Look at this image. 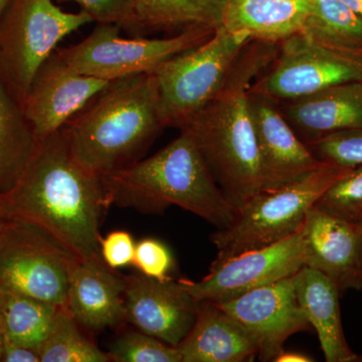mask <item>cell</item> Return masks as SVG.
Returning a JSON list of instances; mask_svg holds the SVG:
<instances>
[{"label": "cell", "instance_id": "obj_36", "mask_svg": "<svg viewBox=\"0 0 362 362\" xmlns=\"http://www.w3.org/2000/svg\"><path fill=\"white\" fill-rule=\"evenodd\" d=\"M9 1H11V0H0V21H1L2 16H4Z\"/></svg>", "mask_w": 362, "mask_h": 362}, {"label": "cell", "instance_id": "obj_39", "mask_svg": "<svg viewBox=\"0 0 362 362\" xmlns=\"http://www.w3.org/2000/svg\"><path fill=\"white\" fill-rule=\"evenodd\" d=\"M361 280H362V223H361Z\"/></svg>", "mask_w": 362, "mask_h": 362}, {"label": "cell", "instance_id": "obj_38", "mask_svg": "<svg viewBox=\"0 0 362 362\" xmlns=\"http://www.w3.org/2000/svg\"><path fill=\"white\" fill-rule=\"evenodd\" d=\"M7 221V218L4 216L1 213H0V232H1L2 228H4V225Z\"/></svg>", "mask_w": 362, "mask_h": 362}, {"label": "cell", "instance_id": "obj_5", "mask_svg": "<svg viewBox=\"0 0 362 362\" xmlns=\"http://www.w3.org/2000/svg\"><path fill=\"white\" fill-rule=\"evenodd\" d=\"M349 169L324 162L310 175L291 185L259 192L238 211L230 226L211 235L218 250L211 267L299 232L309 209Z\"/></svg>", "mask_w": 362, "mask_h": 362}, {"label": "cell", "instance_id": "obj_20", "mask_svg": "<svg viewBox=\"0 0 362 362\" xmlns=\"http://www.w3.org/2000/svg\"><path fill=\"white\" fill-rule=\"evenodd\" d=\"M298 303L315 329L327 362L361 361L345 338L340 313V290L327 276L302 267L293 276Z\"/></svg>", "mask_w": 362, "mask_h": 362}, {"label": "cell", "instance_id": "obj_24", "mask_svg": "<svg viewBox=\"0 0 362 362\" xmlns=\"http://www.w3.org/2000/svg\"><path fill=\"white\" fill-rule=\"evenodd\" d=\"M141 33L216 30L223 25L226 0H131Z\"/></svg>", "mask_w": 362, "mask_h": 362}, {"label": "cell", "instance_id": "obj_35", "mask_svg": "<svg viewBox=\"0 0 362 362\" xmlns=\"http://www.w3.org/2000/svg\"><path fill=\"white\" fill-rule=\"evenodd\" d=\"M340 1L362 18V0H340Z\"/></svg>", "mask_w": 362, "mask_h": 362}, {"label": "cell", "instance_id": "obj_37", "mask_svg": "<svg viewBox=\"0 0 362 362\" xmlns=\"http://www.w3.org/2000/svg\"><path fill=\"white\" fill-rule=\"evenodd\" d=\"M2 345H4V337H2L1 321H0V359H1Z\"/></svg>", "mask_w": 362, "mask_h": 362}, {"label": "cell", "instance_id": "obj_2", "mask_svg": "<svg viewBox=\"0 0 362 362\" xmlns=\"http://www.w3.org/2000/svg\"><path fill=\"white\" fill-rule=\"evenodd\" d=\"M278 47L252 40L216 96L178 128L192 136L221 192L237 211L263 188L249 93L273 63Z\"/></svg>", "mask_w": 362, "mask_h": 362}, {"label": "cell", "instance_id": "obj_31", "mask_svg": "<svg viewBox=\"0 0 362 362\" xmlns=\"http://www.w3.org/2000/svg\"><path fill=\"white\" fill-rule=\"evenodd\" d=\"M76 2L82 11L89 14L97 23H111L121 30L141 35L131 0H70Z\"/></svg>", "mask_w": 362, "mask_h": 362}, {"label": "cell", "instance_id": "obj_28", "mask_svg": "<svg viewBox=\"0 0 362 362\" xmlns=\"http://www.w3.org/2000/svg\"><path fill=\"white\" fill-rule=\"evenodd\" d=\"M107 354L117 362H182L177 347L140 330L124 332Z\"/></svg>", "mask_w": 362, "mask_h": 362}, {"label": "cell", "instance_id": "obj_14", "mask_svg": "<svg viewBox=\"0 0 362 362\" xmlns=\"http://www.w3.org/2000/svg\"><path fill=\"white\" fill-rule=\"evenodd\" d=\"M249 102L259 149L262 192L291 185L322 165L324 162L292 129L277 102L252 90Z\"/></svg>", "mask_w": 362, "mask_h": 362}, {"label": "cell", "instance_id": "obj_13", "mask_svg": "<svg viewBox=\"0 0 362 362\" xmlns=\"http://www.w3.org/2000/svg\"><path fill=\"white\" fill-rule=\"evenodd\" d=\"M111 83L78 73L54 52L40 66L21 107L42 139L63 129Z\"/></svg>", "mask_w": 362, "mask_h": 362}, {"label": "cell", "instance_id": "obj_23", "mask_svg": "<svg viewBox=\"0 0 362 362\" xmlns=\"http://www.w3.org/2000/svg\"><path fill=\"white\" fill-rule=\"evenodd\" d=\"M66 309V306L0 289L4 341L37 350L51 334Z\"/></svg>", "mask_w": 362, "mask_h": 362}, {"label": "cell", "instance_id": "obj_25", "mask_svg": "<svg viewBox=\"0 0 362 362\" xmlns=\"http://www.w3.org/2000/svg\"><path fill=\"white\" fill-rule=\"evenodd\" d=\"M300 33L324 47L362 57V18L340 0H310Z\"/></svg>", "mask_w": 362, "mask_h": 362}, {"label": "cell", "instance_id": "obj_8", "mask_svg": "<svg viewBox=\"0 0 362 362\" xmlns=\"http://www.w3.org/2000/svg\"><path fill=\"white\" fill-rule=\"evenodd\" d=\"M81 259L40 226L7 218L0 232V289L66 307Z\"/></svg>", "mask_w": 362, "mask_h": 362}, {"label": "cell", "instance_id": "obj_15", "mask_svg": "<svg viewBox=\"0 0 362 362\" xmlns=\"http://www.w3.org/2000/svg\"><path fill=\"white\" fill-rule=\"evenodd\" d=\"M125 278V321L138 330L177 346L199 313L197 301L180 281H159L139 275Z\"/></svg>", "mask_w": 362, "mask_h": 362}, {"label": "cell", "instance_id": "obj_11", "mask_svg": "<svg viewBox=\"0 0 362 362\" xmlns=\"http://www.w3.org/2000/svg\"><path fill=\"white\" fill-rule=\"evenodd\" d=\"M305 266L301 230L268 247L251 250L209 267L201 281L180 282L197 301L223 303L246 293L292 277Z\"/></svg>", "mask_w": 362, "mask_h": 362}, {"label": "cell", "instance_id": "obj_18", "mask_svg": "<svg viewBox=\"0 0 362 362\" xmlns=\"http://www.w3.org/2000/svg\"><path fill=\"white\" fill-rule=\"evenodd\" d=\"M113 271L101 257L81 259L76 266L66 308L78 325L102 330L125 321V278Z\"/></svg>", "mask_w": 362, "mask_h": 362}, {"label": "cell", "instance_id": "obj_26", "mask_svg": "<svg viewBox=\"0 0 362 362\" xmlns=\"http://www.w3.org/2000/svg\"><path fill=\"white\" fill-rule=\"evenodd\" d=\"M40 362H108L107 352L86 337L68 308L56 327L37 349Z\"/></svg>", "mask_w": 362, "mask_h": 362}, {"label": "cell", "instance_id": "obj_27", "mask_svg": "<svg viewBox=\"0 0 362 362\" xmlns=\"http://www.w3.org/2000/svg\"><path fill=\"white\" fill-rule=\"evenodd\" d=\"M319 211L349 223H362V165L350 168L317 201Z\"/></svg>", "mask_w": 362, "mask_h": 362}, {"label": "cell", "instance_id": "obj_34", "mask_svg": "<svg viewBox=\"0 0 362 362\" xmlns=\"http://www.w3.org/2000/svg\"><path fill=\"white\" fill-rule=\"evenodd\" d=\"M275 362H312L314 359L307 354L299 351H286L283 350L277 357Z\"/></svg>", "mask_w": 362, "mask_h": 362}, {"label": "cell", "instance_id": "obj_22", "mask_svg": "<svg viewBox=\"0 0 362 362\" xmlns=\"http://www.w3.org/2000/svg\"><path fill=\"white\" fill-rule=\"evenodd\" d=\"M37 144L23 107L0 81V199L18 185Z\"/></svg>", "mask_w": 362, "mask_h": 362}, {"label": "cell", "instance_id": "obj_7", "mask_svg": "<svg viewBox=\"0 0 362 362\" xmlns=\"http://www.w3.org/2000/svg\"><path fill=\"white\" fill-rule=\"evenodd\" d=\"M252 40L247 30L230 32L221 25L206 42L176 54L152 71L166 127L180 128L216 96L238 57Z\"/></svg>", "mask_w": 362, "mask_h": 362}, {"label": "cell", "instance_id": "obj_10", "mask_svg": "<svg viewBox=\"0 0 362 362\" xmlns=\"http://www.w3.org/2000/svg\"><path fill=\"white\" fill-rule=\"evenodd\" d=\"M349 82H362V57L335 51L298 33L279 44L277 56L251 90L276 102L290 101Z\"/></svg>", "mask_w": 362, "mask_h": 362}, {"label": "cell", "instance_id": "obj_17", "mask_svg": "<svg viewBox=\"0 0 362 362\" xmlns=\"http://www.w3.org/2000/svg\"><path fill=\"white\" fill-rule=\"evenodd\" d=\"M277 104L292 129L306 144L338 131L362 128V82L332 86Z\"/></svg>", "mask_w": 362, "mask_h": 362}, {"label": "cell", "instance_id": "obj_4", "mask_svg": "<svg viewBox=\"0 0 362 362\" xmlns=\"http://www.w3.org/2000/svg\"><path fill=\"white\" fill-rule=\"evenodd\" d=\"M107 207L162 214L180 206L218 228L230 226L238 211L226 199L192 136L180 134L154 156L102 177Z\"/></svg>", "mask_w": 362, "mask_h": 362}, {"label": "cell", "instance_id": "obj_29", "mask_svg": "<svg viewBox=\"0 0 362 362\" xmlns=\"http://www.w3.org/2000/svg\"><path fill=\"white\" fill-rule=\"evenodd\" d=\"M307 145L321 162L347 168L362 165V128L331 133Z\"/></svg>", "mask_w": 362, "mask_h": 362}, {"label": "cell", "instance_id": "obj_19", "mask_svg": "<svg viewBox=\"0 0 362 362\" xmlns=\"http://www.w3.org/2000/svg\"><path fill=\"white\" fill-rule=\"evenodd\" d=\"M176 347L182 362H243L258 356V347L244 328L209 301L201 302L194 326Z\"/></svg>", "mask_w": 362, "mask_h": 362}, {"label": "cell", "instance_id": "obj_21", "mask_svg": "<svg viewBox=\"0 0 362 362\" xmlns=\"http://www.w3.org/2000/svg\"><path fill=\"white\" fill-rule=\"evenodd\" d=\"M310 0H226L223 26L247 30L252 39L280 44L301 32Z\"/></svg>", "mask_w": 362, "mask_h": 362}, {"label": "cell", "instance_id": "obj_9", "mask_svg": "<svg viewBox=\"0 0 362 362\" xmlns=\"http://www.w3.org/2000/svg\"><path fill=\"white\" fill-rule=\"evenodd\" d=\"M121 30L116 25L98 23L84 40L56 52L78 73L113 82L152 73L176 54L206 42L216 30L194 28L163 39L124 37Z\"/></svg>", "mask_w": 362, "mask_h": 362}, {"label": "cell", "instance_id": "obj_3", "mask_svg": "<svg viewBox=\"0 0 362 362\" xmlns=\"http://www.w3.org/2000/svg\"><path fill=\"white\" fill-rule=\"evenodd\" d=\"M166 128L153 73L113 81L62 129L71 156L104 176L139 161Z\"/></svg>", "mask_w": 362, "mask_h": 362}, {"label": "cell", "instance_id": "obj_1", "mask_svg": "<svg viewBox=\"0 0 362 362\" xmlns=\"http://www.w3.org/2000/svg\"><path fill=\"white\" fill-rule=\"evenodd\" d=\"M105 209L101 176L74 158L62 130L39 139L18 185L0 199V213L6 218L40 226L80 259L101 257Z\"/></svg>", "mask_w": 362, "mask_h": 362}, {"label": "cell", "instance_id": "obj_12", "mask_svg": "<svg viewBox=\"0 0 362 362\" xmlns=\"http://www.w3.org/2000/svg\"><path fill=\"white\" fill-rule=\"evenodd\" d=\"M216 304L252 337L263 361H275L288 338L311 327L298 303L293 276Z\"/></svg>", "mask_w": 362, "mask_h": 362}, {"label": "cell", "instance_id": "obj_33", "mask_svg": "<svg viewBox=\"0 0 362 362\" xmlns=\"http://www.w3.org/2000/svg\"><path fill=\"white\" fill-rule=\"evenodd\" d=\"M4 362H40L37 350L4 342L2 345L1 359Z\"/></svg>", "mask_w": 362, "mask_h": 362}, {"label": "cell", "instance_id": "obj_30", "mask_svg": "<svg viewBox=\"0 0 362 362\" xmlns=\"http://www.w3.org/2000/svg\"><path fill=\"white\" fill-rule=\"evenodd\" d=\"M132 265L146 277L159 281L173 280L175 268L173 252L161 240L145 238L136 243Z\"/></svg>", "mask_w": 362, "mask_h": 362}, {"label": "cell", "instance_id": "obj_6", "mask_svg": "<svg viewBox=\"0 0 362 362\" xmlns=\"http://www.w3.org/2000/svg\"><path fill=\"white\" fill-rule=\"evenodd\" d=\"M89 14L66 13L54 0H11L0 21V81L21 105L40 66Z\"/></svg>", "mask_w": 362, "mask_h": 362}, {"label": "cell", "instance_id": "obj_32", "mask_svg": "<svg viewBox=\"0 0 362 362\" xmlns=\"http://www.w3.org/2000/svg\"><path fill=\"white\" fill-rule=\"evenodd\" d=\"M136 243L125 230H115L100 240V255L107 267L112 270L132 265Z\"/></svg>", "mask_w": 362, "mask_h": 362}, {"label": "cell", "instance_id": "obj_16", "mask_svg": "<svg viewBox=\"0 0 362 362\" xmlns=\"http://www.w3.org/2000/svg\"><path fill=\"white\" fill-rule=\"evenodd\" d=\"M305 266L321 272L341 291L362 289L361 225L309 209L301 228Z\"/></svg>", "mask_w": 362, "mask_h": 362}]
</instances>
